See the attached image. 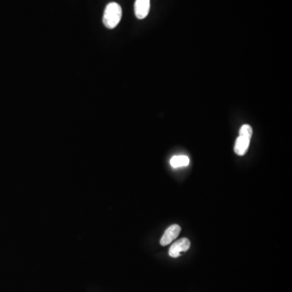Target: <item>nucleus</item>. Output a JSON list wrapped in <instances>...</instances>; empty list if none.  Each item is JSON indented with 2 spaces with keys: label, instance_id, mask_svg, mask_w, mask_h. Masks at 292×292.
Listing matches in <instances>:
<instances>
[{
  "label": "nucleus",
  "instance_id": "1",
  "mask_svg": "<svg viewBox=\"0 0 292 292\" xmlns=\"http://www.w3.org/2000/svg\"><path fill=\"white\" fill-rule=\"evenodd\" d=\"M122 18V8L117 2H110L106 7L103 15V24L107 29L112 30L119 25Z\"/></svg>",
  "mask_w": 292,
  "mask_h": 292
},
{
  "label": "nucleus",
  "instance_id": "2",
  "mask_svg": "<svg viewBox=\"0 0 292 292\" xmlns=\"http://www.w3.org/2000/svg\"><path fill=\"white\" fill-rule=\"evenodd\" d=\"M251 135L252 128L250 125H245L240 127L238 138L236 139L234 147V151L239 156H244L246 154L249 147Z\"/></svg>",
  "mask_w": 292,
  "mask_h": 292
},
{
  "label": "nucleus",
  "instance_id": "3",
  "mask_svg": "<svg viewBox=\"0 0 292 292\" xmlns=\"http://www.w3.org/2000/svg\"><path fill=\"white\" fill-rule=\"evenodd\" d=\"M191 243L189 240L187 238H182L174 242L170 249H169V255L171 257L176 258L180 256L182 251H186L190 248Z\"/></svg>",
  "mask_w": 292,
  "mask_h": 292
},
{
  "label": "nucleus",
  "instance_id": "4",
  "mask_svg": "<svg viewBox=\"0 0 292 292\" xmlns=\"http://www.w3.org/2000/svg\"><path fill=\"white\" fill-rule=\"evenodd\" d=\"M180 231H181V227H179V225H171L170 227H168L160 240L162 246L170 245L173 240H175L179 236Z\"/></svg>",
  "mask_w": 292,
  "mask_h": 292
},
{
  "label": "nucleus",
  "instance_id": "5",
  "mask_svg": "<svg viewBox=\"0 0 292 292\" xmlns=\"http://www.w3.org/2000/svg\"><path fill=\"white\" fill-rule=\"evenodd\" d=\"M150 9V0H136L134 5L135 15L140 20L148 16Z\"/></svg>",
  "mask_w": 292,
  "mask_h": 292
},
{
  "label": "nucleus",
  "instance_id": "6",
  "mask_svg": "<svg viewBox=\"0 0 292 292\" xmlns=\"http://www.w3.org/2000/svg\"><path fill=\"white\" fill-rule=\"evenodd\" d=\"M190 163L189 158L186 155H175L170 159V165L173 168L183 167H187Z\"/></svg>",
  "mask_w": 292,
  "mask_h": 292
}]
</instances>
